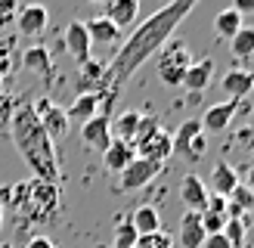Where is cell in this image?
I'll list each match as a JSON object with an SVG mask.
<instances>
[{"label":"cell","instance_id":"13","mask_svg":"<svg viewBox=\"0 0 254 248\" xmlns=\"http://www.w3.org/2000/svg\"><path fill=\"white\" fill-rule=\"evenodd\" d=\"M62 44H65V50L81 62V65L90 59V47H93V44H90V37H87L84 22H78V19L68 22V25H65V34H62Z\"/></svg>","mask_w":254,"mask_h":248},{"label":"cell","instance_id":"5","mask_svg":"<svg viewBox=\"0 0 254 248\" xmlns=\"http://www.w3.org/2000/svg\"><path fill=\"white\" fill-rule=\"evenodd\" d=\"M164 165H158V161H146V158H133L130 165H127L121 174H118V186L124 192H136L143 189V186H149L152 180L161 174Z\"/></svg>","mask_w":254,"mask_h":248},{"label":"cell","instance_id":"17","mask_svg":"<svg viewBox=\"0 0 254 248\" xmlns=\"http://www.w3.org/2000/svg\"><path fill=\"white\" fill-rule=\"evenodd\" d=\"M103 16L115 25V28H124V25H133V19L139 16V3L136 0H109L103 6Z\"/></svg>","mask_w":254,"mask_h":248},{"label":"cell","instance_id":"38","mask_svg":"<svg viewBox=\"0 0 254 248\" xmlns=\"http://www.w3.org/2000/svg\"><path fill=\"white\" fill-rule=\"evenodd\" d=\"M16 16V3H9V0H3L0 3V25H9V19Z\"/></svg>","mask_w":254,"mask_h":248},{"label":"cell","instance_id":"24","mask_svg":"<svg viewBox=\"0 0 254 248\" xmlns=\"http://www.w3.org/2000/svg\"><path fill=\"white\" fill-rule=\"evenodd\" d=\"M139 112H121V115L115 118V124H112V140H121V143H130L136 140V127H139Z\"/></svg>","mask_w":254,"mask_h":248},{"label":"cell","instance_id":"37","mask_svg":"<svg viewBox=\"0 0 254 248\" xmlns=\"http://www.w3.org/2000/svg\"><path fill=\"white\" fill-rule=\"evenodd\" d=\"M201 248H230V242L223 239V233H217V236H205Z\"/></svg>","mask_w":254,"mask_h":248},{"label":"cell","instance_id":"16","mask_svg":"<svg viewBox=\"0 0 254 248\" xmlns=\"http://www.w3.org/2000/svg\"><path fill=\"white\" fill-rule=\"evenodd\" d=\"M103 87H106V65L96 59H87L81 65L78 93H103Z\"/></svg>","mask_w":254,"mask_h":248},{"label":"cell","instance_id":"6","mask_svg":"<svg viewBox=\"0 0 254 248\" xmlns=\"http://www.w3.org/2000/svg\"><path fill=\"white\" fill-rule=\"evenodd\" d=\"M31 106H34V115H37V121H41V127L47 130L50 140H59V136L68 133V118H65V109L62 106L50 103V99H37Z\"/></svg>","mask_w":254,"mask_h":248},{"label":"cell","instance_id":"39","mask_svg":"<svg viewBox=\"0 0 254 248\" xmlns=\"http://www.w3.org/2000/svg\"><path fill=\"white\" fill-rule=\"evenodd\" d=\"M25 248H56V245L50 242L47 236H34V239H28V245H25Z\"/></svg>","mask_w":254,"mask_h":248},{"label":"cell","instance_id":"34","mask_svg":"<svg viewBox=\"0 0 254 248\" xmlns=\"http://www.w3.org/2000/svg\"><path fill=\"white\" fill-rule=\"evenodd\" d=\"M205 152H208V136L201 133V136H195V143L189 146V155H186V161H198V158L205 155Z\"/></svg>","mask_w":254,"mask_h":248},{"label":"cell","instance_id":"30","mask_svg":"<svg viewBox=\"0 0 254 248\" xmlns=\"http://www.w3.org/2000/svg\"><path fill=\"white\" fill-rule=\"evenodd\" d=\"M136 239H139V233L133 230L130 220H121L115 227V248H136Z\"/></svg>","mask_w":254,"mask_h":248},{"label":"cell","instance_id":"7","mask_svg":"<svg viewBox=\"0 0 254 248\" xmlns=\"http://www.w3.org/2000/svg\"><path fill=\"white\" fill-rule=\"evenodd\" d=\"M133 149H136V158H146V161H158V165H164V158L174 155V140H171L168 130H158V133L146 136V140L133 143Z\"/></svg>","mask_w":254,"mask_h":248},{"label":"cell","instance_id":"28","mask_svg":"<svg viewBox=\"0 0 254 248\" xmlns=\"http://www.w3.org/2000/svg\"><path fill=\"white\" fill-rule=\"evenodd\" d=\"M230 47H233V56L236 59H248L254 53V28H251V25H242V28L236 31Z\"/></svg>","mask_w":254,"mask_h":248},{"label":"cell","instance_id":"19","mask_svg":"<svg viewBox=\"0 0 254 248\" xmlns=\"http://www.w3.org/2000/svg\"><path fill=\"white\" fill-rule=\"evenodd\" d=\"M22 68L41 74V78H50V74H53V56H50L47 47L34 44V47H28V50L22 53Z\"/></svg>","mask_w":254,"mask_h":248},{"label":"cell","instance_id":"29","mask_svg":"<svg viewBox=\"0 0 254 248\" xmlns=\"http://www.w3.org/2000/svg\"><path fill=\"white\" fill-rule=\"evenodd\" d=\"M245 236H248V220L245 217H230L223 227V239L230 242V248H242L245 245Z\"/></svg>","mask_w":254,"mask_h":248},{"label":"cell","instance_id":"21","mask_svg":"<svg viewBox=\"0 0 254 248\" xmlns=\"http://www.w3.org/2000/svg\"><path fill=\"white\" fill-rule=\"evenodd\" d=\"M201 133H205V130H201V121H198V118L183 121L180 127H177V133H171V140H174V155L186 158V155H189V146H192L195 136H201Z\"/></svg>","mask_w":254,"mask_h":248},{"label":"cell","instance_id":"26","mask_svg":"<svg viewBox=\"0 0 254 248\" xmlns=\"http://www.w3.org/2000/svg\"><path fill=\"white\" fill-rule=\"evenodd\" d=\"M133 223V230L139 233V236H149V233H158L161 230V220H158V211L152 208V205H139L130 217H127Z\"/></svg>","mask_w":254,"mask_h":248},{"label":"cell","instance_id":"18","mask_svg":"<svg viewBox=\"0 0 254 248\" xmlns=\"http://www.w3.org/2000/svg\"><path fill=\"white\" fill-rule=\"evenodd\" d=\"M133 158H136V149H133L130 143L112 140V146L103 152V165H106V171H112V174H121Z\"/></svg>","mask_w":254,"mask_h":248},{"label":"cell","instance_id":"35","mask_svg":"<svg viewBox=\"0 0 254 248\" xmlns=\"http://www.w3.org/2000/svg\"><path fill=\"white\" fill-rule=\"evenodd\" d=\"M205 211H211V214H226V198L223 195H208V205H205Z\"/></svg>","mask_w":254,"mask_h":248},{"label":"cell","instance_id":"8","mask_svg":"<svg viewBox=\"0 0 254 248\" xmlns=\"http://www.w3.org/2000/svg\"><path fill=\"white\" fill-rule=\"evenodd\" d=\"M81 140H84V146L106 152L112 146V118L109 115H96L87 124H81Z\"/></svg>","mask_w":254,"mask_h":248},{"label":"cell","instance_id":"40","mask_svg":"<svg viewBox=\"0 0 254 248\" xmlns=\"http://www.w3.org/2000/svg\"><path fill=\"white\" fill-rule=\"evenodd\" d=\"M233 9L239 12V16H242L245 9H254V0H236V6H233Z\"/></svg>","mask_w":254,"mask_h":248},{"label":"cell","instance_id":"1","mask_svg":"<svg viewBox=\"0 0 254 248\" xmlns=\"http://www.w3.org/2000/svg\"><path fill=\"white\" fill-rule=\"evenodd\" d=\"M192 9H195V0H174V3H164L161 9H155L143 25H136L130 31V37L121 44V50L106 65V87H103V106L106 109L112 106V99L121 93V87L136 74V68L143 65V62H149V56H155L158 50L171 41L174 31L180 28V22ZM106 109H103V115H109Z\"/></svg>","mask_w":254,"mask_h":248},{"label":"cell","instance_id":"9","mask_svg":"<svg viewBox=\"0 0 254 248\" xmlns=\"http://www.w3.org/2000/svg\"><path fill=\"white\" fill-rule=\"evenodd\" d=\"M47 22H50V12H47V6H41V3H28V6H19V9H16L19 34H25V37L44 34Z\"/></svg>","mask_w":254,"mask_h":248},{"label":"cell","instance_id":"12","mask_svg":"<svg viewBox=\"0 0 254 248\" xmlns=\"http://www.w3.org/2000/svg\"><path fill=\"white\" fill-rule=\"evenodd\" d=\"M99 106H103V93H78L65 109V118L68 124H87L90 118L99 115Z\"/></svg>","mask_w":254,"mask_h":248},{"label":"cell","instance_id":"15","mask_svg":"<svg viewBox=\"0 0 254 248\" xmlns=\"http://www.w3.org/2000/svg\"><path fill=\"white\" fill-rule=\"evenodd\" d=\"M84 28H87L90 44H96V47H112V44L121 41V28H115L106 16H96L90 22H84Z\"/></svg>","mask_w":254,"mask_h":248},{"label":"cell","instance_id":"23","mask_svg":"<svg viewBox=\"0 0 254 248\" xmlns=\"http://www.w3.org/2000/svg\"><path fill=\"white\" fill-rule=\"evenodd\" d=\"M205 242V230H201V220L195 211H186L180 220V245L183 248H201Z\"/></svg>","mask_w":254,"mask_h":248},{"label":"cell","instance_id":"43","mask_svg":"<svg viewBox=\"0 0 254 248\" xmlns=\"http://www.w3.org/2000/svg\"><path fill=\"white\" fill-rule=\"evenodd\" d=\"M3 248H6V245H3Z\"/></svg>","mask_w":254,"mask_h":248},{"label":"cell","instance_id":"41","mask_svg":"<svg viewBox=\"0 0 254 248\" xmlns=\"http://www.w3.org/2000/svg\"><path fill=\"white\" fill-rule=\"evenodd\" d=\"M245 186H248V189L254 192V161H251V165L245 168Z\"/></svg>","mask_w":254,"mask_h":248},{"label":"cell","instance_id":"33","mask_svg":"<svg viewBox=\"0 0 254 248\" xmlns=\"http://www.w3.org/2000/svg\"><path fill=\"white\" fill-rule=\"evenodd\" d=\"M161 130V124H158V118H139V127H136V140L133 143H139V140H146V136H152V133H158Z\"/></svg>","mask_w":254,"mask_h":248},{"label":"cell","instance_id":"20","mask_svg":"<svg viewBox=\"0 0 254 248\" xmlns=\"http://www.w3.org/2000/svg\"><path fill=\"white\" fill-rule=\"evenodd\" d=\"M211 74H214V59H201V62H192L183 74V87L189 93H201L205 87L211 84Z\"/></svg>","mask_w":254,"mask_h":248},{"label":"cell","instance_id":"25","mask_svg":"<svg viewBox=\"0 0 254 248\" xmlns=\"http://www.w3.org/2000/svg\"><path fill=\"white\" fill-rule=\"evenodd\" d=\"M251 208H254V192L245 183H239L230 192V198H226V217H245V211Z\"/></svg>","mask_w":254,"mask_h":248},{"label":"cell","instance_id":"4","mask_svg":"<svg viewBox=\"0 0 254 248\" xmlns=\"http://www.w3.org/2000/svg\"><path fill=\"white\" fill-rule=\"evenodd\" d=\"M192 65L189 50L183 44H164L158 50V78L168 87H183V74Z\"/></svg>","mask_w":254,"mask_h":248},{"label":"cell","instance_id":"32","mask_svg":"<svg viewBox=\"0 0 254 248\" xmlns=\"http://www.w3.org/2000/svg\"><path fill=\"white\" fill-rule=\"evenodd\" d=\"M136 248H171V236L168 233H149V236H139Z\"/></svg>","mask_w":254,"mask_h":248},{"label":"cell","instance_id":"14","mask_svg":"<svg viewBox=\"0 0 254 248\" xmlns=\"http://www.w3.org/2000/svg\"><path fill=\"white\" fill-rule=\"evenodd\" d=\"M220 87H223V93L230 96V99H242L254 90V71L251 68H230V71H223V78H220Z\"/></svg>","mask_w":254,"mask_h":248},{"label":"cell","instance_id":"10","mask_svg":"<svg viewBox=\"0 0 254 248\" xmlns=\"http://www.w3.org/2000/svg\"><path fill=\"white\" fill-rule=\"evenodd\" d=\"M208 186H205V180L198 177V174H186V177L180 180V198H183V205H186V211H195V214H201L205 211V205H208Z\"/></svg>","mask_w":254,"mask_h":248},{"label":"cell","instance_id":"31","mask_svg":"<svg viewBox=\"0 0 254 248\" xmlns=\"http://www.w3.org/2000/svg\"><path fill=\"white\" fill-rule=\"evenodd\" d=\"M198 220H201V230H205V236H217V233H223V227H226V214H211V211H201L198 214Z\"/></svg>","mask_w":254,"mask_h":248},{"label":"cell","instance_id":"36","mask_svg":"<svg viewBox=\"0 0 254 248\" xmlns=\"http://www.w3.org/2000/svg\"><path fill=\"white\" fill-rule=\"evenodd\" d=\"M12 109H16V106H12V99L0 93V127H3V124H9V118H12Z\"/></svg>","mask_w":254,"mask_h":248},{"label":"cell","instance_id":"22","mask_svg":"<svg viewBox=\"0 0 254 248\" xmlns=\"http://www.w3.org/2000/svg\"><path fill=\"white\" fill-rule=\"evenodd\" d=\"M211 186H214V195H223L230 198V192L239 186V174L233 165H226V161H217L211 171Z\"/></svg>","mask_w":254,"mask_h":248},{"label":"cell","instance_id":"2","mask_svg":"<svg viewBox=\"0 0 254 248\" xmlns=\"http://www.w3.org/2000/svg\"><path fill=\"white\" fill-rule=\"evenodd\" d=\"M9 136L16 143L22 161L31 168L34 180L44 183H59V158H56V146L47 136V130L41 127V121L34 115L31 103H22L12 109L9 118Z\"/></svg>","mask_w":254,"mask_h":248},{"label":"cell","instance_id":"11","mask_svg":"<svg viewBox=\"0 0 254 248\" xmlns=\"http://www.w3.org/2000/svg\"><path fill=\"white\" fill-rule=\"evenodd\" d=\"M236 112H239V103H236V99H226V103L211 106V109L205 112V118H201V130H205V133H223V130L233 124Z\"/></svg>","mask_w":254,"mask_h":248},{"label":"cell","instance_id":"27","mask_svg":"<svg viewBox=\"0 0 254 248\" xmlns=\"http://www.w3.org/2000/svg\"><path fill=\"white\" fill-rule=\"evenodd\" d=\"M242 25H245L242 16H239L233 6H226V9H220L217 16H214V34H217V37H226V41H233L236 31L242 28Z\"/></svg>","mask_w":254,"mask_h":248},{"label":"cell","instance_id":"42","mask_svg":"<svg viewBox=\"0 0 254 248\" xmlns=\"http://www.w3.org/2000/svg\"><path fill=\"white\" fill-rule=\"evenodd\" d=\"M0 230H3V202H0Z\"/></svg>","mask_w":254,"mask_h":248},{"label":"cell","instance_id":"3","mask_svg":"<svg viewBox=\"0 0 254 248\" xmlns=\"http://www.w3.org/2000/svg\"><path fill=\"white\" fill-rule=\"evenodd\" d=\"M9 192L16 195L12 202L22 208V214L31 217V220H50V217H56V211H59V186L56 183L28 180V183L12 186Z\"/></svg>","mask_w":254,"mask_h":248}]
</instances>
